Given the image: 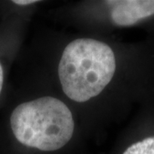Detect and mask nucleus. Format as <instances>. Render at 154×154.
I'll list each match as a JSON object with an SVG mask.
<instances>
[{
	"mask_svg": "<svg viewBox=\"0 0 154 154\" xmlns=\"http://www.w3.org/2000/svg\"><path fill=\"white\" fill-rule=\"evenodd\" d=\"M122 154H154V137L146 138L133 144Z\"/></svg>",
	"mask_w": 154,
	"mask_h": 154,
	"instance_id": "4",
	"label": "nucleus"
},
{
	"mask_svg": "<svg viewBox=\"0 0 154 154\" xmlns=\"http://www.w3.org/2000/svg\"><path fill=\"white\" fill-rule=\"evenodd\" d=\"M36 0H16L13 1V3L19 5H31L33 3H36Z\"/></svg>",
	"mask_w": 154,
	"mask_h": 154,
	"instance_id": "5",
	"label": "nucleus"
},
{
	"mask_svg": "<svg viewBox=\"0 0 154 154\" xmlns=\"http://www.w3.org/2000/svg\"><path fill=\"white\" fill-rule=\"evenodd\" d=\"M115 71L112 49L93 38H78L69 43L58 64L63 93L79 103L98 96L110 82Z\"/></svg>",
	"mask_w": 154,
	"mask_h": 154,
	"instance_id": "1",
	"label": "nucleus"
},
{
	"mask_svg": "<svg viewBox=\"0 0 154 154\" xmlns=\"http://www.w3.org/2000/svg\"><path fill=\"white\" fill-rule=\"evenodd\" d=\"M11 126L22 145L52 152L70 140L75 122L72 112L63 102L43 97L17 106L11 116Z\"/></svg>",
	"mask_w": 154,
	"mask_h": 154,
	"instance_id": "2",
	"label": "nucleus"
},
{
	"mask_svg": "<svg viewBox=\"0 0 154 154\" xmlns=\"http://www.w3.org/2000/svg\"><path fill=\"white\" fill-rule=\"evenodd\" d=\"M3 83H4V72H3V68L0 63V94L3 88Z\"/></svg>",
	"mask_w": 154,
	"mask_h": 154,
	"instance_id": "6",
	"label": "nucleus"
},
{
	"mask_svg": "<svg viewBox=\"0 0 154 154\" xmlns=\"http://www.w3.org/2000/svg\"><path fill=\"white\" fill-rule=\"evenodd\" d=\"M106 3L111 5V20L117 26H131L154 15V0H120Z\"/></svg>",
	"mask_w": 154,
	"mask_h": 154,
	"instance_id": "3",
	"label": "nucleus"
}]
</instances>
